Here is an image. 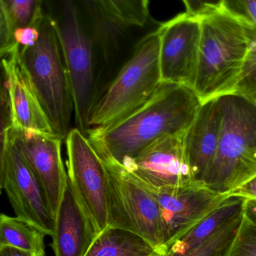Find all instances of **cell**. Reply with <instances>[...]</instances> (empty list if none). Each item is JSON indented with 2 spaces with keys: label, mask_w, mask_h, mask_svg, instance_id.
<instances>
[{
  "label": "cell",
  "mask_w": 256,
  "mask_h": 256,
  "mask_svg": "<svg viewBox=\"0 0 256 256\" xmlns=\"http://www.w3.org/2000/svg\"><path fill=\"white\" fill-rule=\"evenodd\" d=\"M201 104L191 87L161 82L135 112L108 127L88 130L87 137L100 156L120 162L164 136L186 130Z\"/></svg>",
  "instance_id": "cell-1"
},
{
  "label": "cell",
  "mask_w": 256,
  "mask_h": 256,
  "mask_svg": "<svg viewBox=\"0 0 256 256\" xmlns=\"http://www.w3.org/2000/svg\"><path fill=\"white\" fill-rule=\"evenodd\" d=\"M36 28L32 43L18 45V62L54 134L64 140L70 130L74 102L58 22L44 14Z\"/></svg>",
  "instance_id": "cell-2"
},
{
  "label": "cell",
  "mask_w": 256,
  "mask_h": 256,
  "mask_svg": "<svg viewBox=\"0 0 256 256\" xmlns=\"http://www.w3.org/2000/svg\"><path fill=\"white\" fill-rule=\"evenodd\" d=\"M194 88L202 103L236 92L249 48L244 25L224 10L200 18Z\"/></svg>",
  "instance_id": "cell-3"
},
{
  "label": "cell",
  "mask_w": 256,
  "mask_h": 256,
  "mask_svg": "<svg viewBox=\"0 0 256 256\" xmlns=\"http://www.w3.org/2000/svg\"><path fill=\"white\" fill-rule=\"evenodd\" d=\"M219 100V144L202 184L227 195L256 176V103L237 93L220 96Z\"/></svg>",
  "instance_id": "cell-4"
},
{
  "label": "cell",
  "mask_w": 256,
  "mask_h": 256,
  "mask_svg": "<svg viewBox=\"0 0 256 256\" xmlns=\"http://www.w3.org/2000/svg\"><path fill=\"white\" fill-rule=\"evenodd\" d=\"M161 82L160 36L156 30L136 44L127 62L97 100L90 116L88 130L108 127L130 115L152 97Z\"/></svg>",
  "instance_id": "cell-5"
},
{
  "label": "cell",
  "mask_w": 256,
  "mask_h": 256,
  "mask_svg": "<svg viewBox=\"0 0 256 256\" xmlns=\"http://www.w3.org/2000/svg\"><path fill=\"white\" fill-rule=\"evenodd\" d=\"M100 158L109 179L108 226L137 234L162 256L166 240L160 208L154 194L130 174L120 162L110 158Z\"/></svg>",
  "instance_id": "cell-6"
},
{
  "label": "cell",
  "mask_w": 256,
  "mask_h": 256,
  "mask_svg": "<svg viewBox=\"0 0 256 256\" xmlns=\"http://www.w3.org/2000/svg\"><path fill=\"white\" fill-rule=\"evenodd\" d=\"M58 34L73 97L76 128L86 135L96 98L94 43L73 0H64Z\"/></svg>",
  "instance_id": "cell-7"
},
{
  "label": "cell",
  "mask_w": 256,
  "mask_h": 256,
  "mask_svg": "<svg viewBox=\"0 0 256 256\" xmlns=\"http://www.w3.org/2000/svg\"><path fill=\"white\" fill-rule=\"evenodd\" d=\"M68 180L98 232L109 225V179L103 160L86 135L72 128L66 140Z\"/></svg>",
  "instance_id": "cell-8"
},
{
  "label": "cell",
  "mask_w": 256,
  "mask_h": 256,
  "mask_svg": "<svg viewBox=\"0 0 256 256\" xmlns=\"http://www.w3.org/2000/svg\"><path fill=\"white\" fill-rule=\"evenodd\" d=\"M185 132L164 136L120 164L149 188L197 184L185 150Z\"/></svg>",
  "instance_id": "cell-9"
},
{
  "label": "cell",
  "mask_w": 256,
  "mask_h": 256,
  "mask_svg": "<svg viewBox=\"0 0 256 256\" xmlns=\"http://www.w3.org/2000/svg\"><path fill=\"white\" fill-rule=\"evenodd\" d=\"M162 82L192 88L200 51V18L179 14L158 28Z\"/></svg>",
  "instance_id": "cell-10"
},
{
  "label": "cell",
  "mask_w": 256,
  "mask_h": 256,
  "mask_svg": "<svg viewBox=\"0 0 256 256\" xmlns=\"http://www.w3.org/2000/svg\"><path fill=\"white\" fill-rule=\"evenodd\" d=\"M4 190L16 218L34 226L45 236H52L55 218L50 210L38 180L10 134L4 166Z\"/></svg>",
  "instance_id": "cell-11"
},
{
  "label": "cell",
  "mask_w": 256,
  "mask_h": 256,
  "mask_svg": "<svg viewBox=\"0 0 256 256\" xmlns=\"http://www.w3.org/2000/svg\"><path fill=\"white\" fill-rule=\"evenodd\" d=\"M9 134L38 180L55 218L68 182L62 156L63 140L54 134L13 128Z\"/></svg>",
  "instance_id": "cell-12"
},
{
  "label": "cell",
  "mask_w": 256,
  "mask_h": 256,
  "mask_svg": "<svg viewBox=\"0 0 256 256\" xmlns=\"http://www.w3.org/2000/svg\"><path fill=\"white\" fill-rule=\"evenodd\" d=\"M149 189L159 203L166 248L194 228L228 195L214 192L198 184Z\"/></svg>",
  "instance_id": "cell-13"
},
{
  "label": "cell",
  "mask_w": 256,
  "mask_h": 256,
  "mask_svg": "<svg viewBox=\"0 0 256 256\" xmlns=\"http://www.w3.org/2000/svg\"><path fill=\"white\" fill-rule=\"evenodd\" d=\"M98 234L68 180L51 236L54 255L84 256Z\"/></svg>",
  "instance_id": "cell-14"
},
{
  "label": "cell",
  "mask_w": 256,
  "mask_h": 256,
  "mask_svg": "<svg viewBox=\"0 0 256 256\" xmlns=\"http://www.w3.org/2000/svg\"><path fill=\"white\" fill-rule=\"evenodd\" d=\"M222 112L219 97L202 102L185 132L184 146L195 182L202 184L219 144Z\"/></svg>",
  "instance_id": "cell-15"
},
{
  "label": "cell",
  "mask_w": 256,
  "mask_h": 256,
  "mask_svg": "<svg viewBox=\"0 0 256 256\" xmlns=\"http://www.w3.org/2000/svg\"><path fill=\"white\" fill-rule=\"evenodd\" d=\"M18 44L6 56L9 78L14 129L54 134L50 124L22 72L18 58Z\"/></svg>",
  "instance_id": "cell-16"
},
{
  "label": "cell",
  "mask_w": 256,
  "mask_h": 256,
  "mask_svg": "<svg viewBox=\"0 0 256 256\" xmlns=\"http://www.w3.org/2000/svg\"><path fill=\"white\" fill-rule=\"evenodd\" d=\"M246 198L228 194L207 216L170 244L162 256H180L202 244L227 224L244 214Z\"/></svg>",
  "instance_id": "cell-17"
},
{
  "label": "cell",
  "mask_w": 256,
  "mask_h": 256,
  "mask_svg": "<svg viewBox=\"0 0 256 256\" xmlns=\"http://www.w3.org/2000/svg\"><path fill=\"white\" fill-rule=\"evenodd\" d=\"M84 256H160V254L137 234L108 226L98 234Z\"/></svg>",
  "instance_id": "cell-18"
},
{
  "label": "cell",
  "mask_w": 256,
  "mask_h": 256,
  "mask_svg": "<svg viewBox=\"0 0 256 256\" xmlns=\"http://www.w3.org/2000/svg\"><path fill=\"white\" fill-rule=\"evenodd\" d=\"M45 234L18 218L0 214V248L10 246L36 256H45Z\"/></svg>",
  "instance_id": "cell-19"
},
{
  "label": "cell",
  "mask_w": 256,
  "mask_h": 256,
  "mask_svg": "<svg viewBox=\"0 0 256 256\" xmlns=\"http://www.w3.org/2000/svg\"><path fill=\"white\" fill-rule=\"evenodd\" d=\"M105 14L122 27H142L149 18V0H97Z\"/></svg>",
  "instance_id": "cell-20"
},
{
  "label": "cell",
  "mask_w": 256,
  "mask_h": 256,
  "mask_svg": "<svg viewBox=\"0 0 256 256\" xmlns=\"http://www.w3.org/2000/svg\"><path fill=\"white\" fill-rule=\"evenodd\" d=\"M13 127L9 78L6 56L0 58V194L4 190V166L8 135Z\"/></svg>",
  "instance_id": "cell-21"
},
{
  "label": "cell",
  "mask_w": 256,
  "mask_h": 256,
  "mask_svg": "<svg viewBox=\"0 0 256 256\" xmlns=\"http://www.w3.org/2000/svg\"><path fill=\"white\" fill-rule=\"evenodd\" d=\"M14 37L16 32L34 26L43 16V0H0Z\"/></svg>",
  "instance_id": "cell-22"
},
{
  "label": "cell",
  "mask_w": 256,
  "mask_h": 256,
  "mask_svg": "<svg viewBox=\"0 0 256 256\" xmlns=\"http://www.w3.org/2000/svg\"><path fill=\"white\" fill-rule=\"evenodd\" d=\"M244 214L227 224L202 244L180 256H226L243 220Z\"/></svg>",
  "instance_id": "cell-23"
},
{
  "label": "cell",
  "mask_w": 256,
  "mask_h": 256,
  "mask_svg": "<svg viewBox=\"0 0 256 256\" xmlns=\"http://www.w3.org/2000/svg\"><path fill=\"white\" fill-rule=\"evenodd\" d=\"M244 26L249 38V48L240 80L234 93L254 100L256 98V28L246 25Z\"/></svg>",
  "instance_id": "cell-24"
},
{
  "label": "cell",
  "mask_w": 256,
  "mask_h": 256,
  "mask_svg": "<svg viewBox=\"0 0 256 256\" xmlns=\"http://www.w3.org/2000/svg\"><path fill=\"white\" fill-rule=\"evenodd\" d=\"M226 256H256V224L245 215Z\"/></svg>",
  "instance_id": "cell-25"
},
{
  "label": "cell",
  "mask_w": 256,
  "mask_h": 256,
  "mask_svg": "<svg viewBox=\"0 0 256 256\" xmlns=\"http://www.w3.org/2000/svg\"><path fill=\"white\" fill-rule=\"evenodd\" d=\"M220 9L244 25L256 28V0H221Z\"/></svg>",
  "instance_id": "cell-26"
},
{
  "label": "cell",
  "mask_w": 256,
  "mask_h": 256,
  "mask_svg": "<svg viewBox=\"0 0 256 256\" xmlns=\"http://www.w3.org/2000/svg\"><path fill=\"white\" fill-rule=\"evenodd\" d=\"M186 12L191 16L201 18L220 8L221 0H182Z\"/></svg>",
  "instance_id": "cell-27"
},
{
  "label": "cell",
  "mask_w": 256,
  "mask_h": 256,
  "mask_svg": "<svg viewBox=\"0 0 256 256\" xmlns=\"http://www.w3.org/2000/svg\"><path fill=\"white\" fill-rule=\"evenodd\" d=\"M16 44H18L0 2V58L10 54Z\"/></svg>",
  "instance_id": "cell-28"
},
{
  "label": "cell",
  "mask_w": 256,
  "mask_h": 256,
  "mask_svg": "<svg viewBox=\"0 0 256 256\" xmlns=\"http://www.w3.org/2000/svg\"><path fill=\"white\" fill-rule=\"evenodd\" d=\"M230 194L240 196L246 200H256V176Z\"/></svg>",
  "instance_id": "cell-29"
},
{
  "label": "cell",
  "mask_w": 256,
  "mask_h": 256,
  "mask_svg": "<svg viewBox=\"0 0 256 256\" xmlns=\"http://www.w3.org/2000/svg\"><path fill=\"white\" fill-rule=\"evenodd\" d=\"M244 215L256 224V200H246Z\"/></svg>",
  "instance_id": "cell-30"
},
{
  "label": "cell",
  "mask_w": 256,
  "mask_h": 256,
  "mask_svg": "<svg viewBox=\"0 0 256 256\" xmlns=\"http://www.w3.org/2000/svg\"><path fill=\"white\" fill-rule=\"evenodd\" d=\"M0 256H36L25 251L10 246L0 248Z\"/></svg>",
  "instance_id": "cell-31"
},
{
  "label": "cell",
  "mask_w": 256,
  "mask_h": 256,
  "mask_svg": "<svg viewBox=\"0 0 256 256\" xmlns=\"http://www.w3.org/2000/svg\"><path fill=\"white\" fill-rule=\"evenodd\" d=\"M254 100V102H255V103H256V98L255 99H254V100Z\"/></svg>",
  "instance_id": "cell-32"
}]
</instances>
